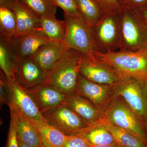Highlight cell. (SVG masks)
<instances>
[{"mask_svg": "<svg viewBox=\"0 0 147 147\" xmlns=\"http://www.w3.org/2000/svg\"><path fill=\"white\" fill-rule=\"evenodd\" d=\"M13 0H0V7H5L11 9Z\"/></svg>", "mask_w": 147, "mask_h": 147, "instance_id": "obj_34", "label": "cell"}, {"mask_svg": "<svg viewBox=\"0 0 147 147\" xmlns=\"http://www.w3.org/2000/svg\"><path fill=\"white\" fill-rule=\"evenodd\" d=\"M25 91L34 101L41 113L63 103L65 99V94L46 83Z\"/></svg>", "mask_w": 147, "mask_h": 147, "instance_id": "obj_15", "label": "cell"}, {"mask_svg": "<svg viewBox=\"0 0 147 147\" xmlns=\"http://www.w3.org/2000/svg\"><path fill=\"white\" fill-rule=\"evenodd\" d=\"M114 87L91 82L79 74L76 92L103 110L110 104Z\"/></svg>", "mask_w": 147, "mask_h": 147, "instance_id": "obj_13", "label": "cell"}, {"mask_svg": "<svg viewBox=\"0 0 147 147\" xmlns=\"http://www.w3.org/2000/svg\"><path fill=\"white\" fill-rule=\"evenodd\" d=\"M69 48L64 41H50L40 47L32 58L47 73Z\"/></svg>", "mask_w": 147, "mask_h": 147, "instance_id": "obj_17", "label": "cell"}, {"mask_svg": "<svg viewBox=\"0 0 147 147\" xmlns=\"http://www.w3.org/2000/svg\"><path fill=\"white\" fill-rule=\"evenodd\" d=\"M145 85H146V90L147 98V79L145 81Z\"/></svg>", "mask_w": 147, "mask_h": 147, "instance_id": "obj_37", "label": "cell"}, {"mask_svg": "<svg viewBox=\"0 0 147 147\" xmlns=\"http://www.w3.org/2000/svg\"><path fill=\"white\" fill-rule=\"evenodd\" d=\"M121 7L137 9L147 6V0H118Z\"/></svg>", "mask_w": 147, "mask_h": 147, "instance_id": "obj_32", "label": "cell"}, {"mask_svg": "<svg viewBox=\"0 0 147 147\" xmlns=\"http://www.w3.org/2000/svg\"><path fill=\"white\" fill-rule=\"evenodd\" d=\"M91 147H121L117 143L111 144L97 145V146H91Z\"/></svg>", "mask_w": 147, "mask_h": 147, "instance_id": "obj_35", "label": "cell"}, {"mask_svg": "<svg viewBox=\"0 0 147 147\" xmlns=\"http://www.w3.org/2000/svg\"><path fill=\"white\" fill-rule=\"evenodd\" d=\"M18 139V145L19 147H32L27 144L26 143H24L20 139Z\"/></svg>", "mask_w": 147, "mask_h": 147, "instance_id": "obj_36", "label": "cell"}, {"mask_svg": "<svg viewBox=\"0 0 147 147\" xmlns=\"http://www.w3.org/2000/svg\"><path fill=\"white\" fill-rule=\"evenodd\" d=\"M95 37L100 53L119 49L121 40V18L117 13L105 14L93 27Z\"/></svg>", "mask_w": 147, "mask_h": 147, "instance_id": "obj_8", "label": "cell"}, {"mask_svg": "<svg viewBox=\"0 0 147 147\" xmlns=\"http://www.w3.org/2000/svg\"><path fill=\"white\" fill-rule=\"evenodd\" d=\"M119 50H147V27L136 9L121 7Z\"/></svg>", "mask_w": 147, "mask_h": 147, "instance_id": "obj_3", "label": "cell"}, {"mask_svg": "<svg viewBox=\"0 0 147 147\" xmlns=\"http://www.w3.org/2000/svg\"><path fill=\"white\" fill-rule=\"evenodd\" d=\"M91 54L113 67L121 79L133 77L143 81L147 79V50H119Z\"/></svg>", "mask_w": 147, "mask_h": 147, "instance_id": "obj_1", "label": "cell"}, {"mask_svg": "<svg viewBox=\"0 0 147 147\" xmlns=\"http://www.w3.org/2000/svg\"><path fill=\"white\" fill-rule=\"evenodd\" d=\"M146 127H147V123L146 124Z\"/></svg>", "mask_w": 147, "mask_h": 147, "instance_id": "obj_38", "label": "cell"}, {"mask_svg": "<svg viewBox=\"0 0 147 147\" xmlns=\"http://www.w3.org/2000/svg\"><path fill=\"white\" fill-rule=\"evenodd\" d=\"M9 85V107H12L37 128L47 124L34 101L25 90L14 81Z\"/></svg>", "mask_w": 147, "mask_h": 147, "instance_id": "obj_10", "label": "cell"}, {"mask_svg": "<svg viewBox=\"0 0 147 147\" xmlns=\"http://www.w3.org/2000/svg\"><path fill=\"white\" fill-rule=\"evenodd\" d=\"M11 9L16 15V36L40 32V18L21 1L13 0Z\"/></svg>", "mask_w": 147, "mask_h": 147, "instance_id": "obj_16", "label": "cell"}, {"mask_svg": "<svg viewBox=\"0 0 147 147\" xmlns=\"http://www.w3.org/2000/svg\"><path fill=\"white\" fill-rule=\"evenodd\" d=\"M37 128L44 146L63 147L68 136L47 124Z\"/></svg>", "mask_w": 147, "mask_h": 147, "instance_id": "obj_24", "label": "cell"}, {"mask_svg": "<svg viewBox=\"0 0 147 147\" xmlns=\"http://www.w3.org/2000/svg\"><path fill=\"white\" fill-rule=\"evenodd\" d=\"M9 107L15 114L17 139L32 147H43L41 136L36 127L12 107Z\"/></svg>", "mask_w": 147, "mask_h": 147, "instance_id": "obj_18", "label": "cell"}, {"mask_svg": "<svg viewBox=\"0 0 147 147\" xmlns=\"http://www.w3.org/2000/svg\"><path fill=\"white\" fill-rule=\"evenodd\" d=\"M64 103L82 118L89 126L105 121V112L75 92L66 95Z\"/></svg>", "mask_w": 147, "mask_h": 147, "instance_id": "obj_14", "label": "cell"}, {"mask_svg": "<svg viewBox=\"0 0 147 147\" xmlns=\"http://www.w3.org/2000/svg\"><path fill=\"white\" fill-rule=\"evenodd\" d=\"M136 10L147 27V6L137 9Z\"/></svg>", "mask_w": 147, "mask_h": 147, "instance_id": "obj_33", "label": "cell"}, {"mask_svg": "<svg viewBox=\"0 0 147 147\" xmlns=\"http://www.w3.org/2000/svg\"><path fill=\"white\" fill-rule=\"evenodd\" d=\"M78 135L84 138L91 146L116 143L111 132L101 123L89 126Z\"/></svg>", "mask_w": 147, "mask_h": 147, "instance_id": "obj_19", "label": "cell"}, {"mask_svg": "<svg viewBox=\"0 0 147 147\" xmlns=\"http://www.w3.org/2000/svg\"><path fill=\"white\" fill-rule=\"evenodd\" d=\"M55 5L61 8L65 13L71 16H81L75 0H50Z\"/></svg>", "mask_w": 147, "mask_h": 147, "instance_id": "obj_27", "label": "cell"}, {"mask_svg": "<svg viewBox=\"0 0 147 147\" xmlns=\"http://www.w3.org/2000/svg\"><path fill=\"white\" fill-rule=\"evenodd\" d=\"M16 61L2 39H0L1 73L6 77L9 84L14 82L13 72Z\"/></svg>", "mask_w": 147, "mask_h": 147, "instance_id": "obj_25", "label": "cell"}, {"mask_svg": "<svg viewBox=\"0 0 147 147\" xmlns=\"http://www.w3.org/2000/svg\"><path fill=\"white\" fill-rule=\"evenodd\" d=\"M145 81L126 77L114 87L115 96L122 98L141 119L143 123H147V98Z\"/></svg>", "mask_w": 147, "mask_h": 147, "instance_id": "obj_6", "label": "cell"}, {"mask_svg": "<svg viewBox=\"0 0 147 147\" xmlns=\"http://www.w3.org/2000/svg\"><path fill=\"white\" fill-rule=\"evenodd\" d=\"M17 22L13 10L0 7V35L9 38L16 36Z\"/></svg>", "mask_w": 147, "mask_h": 147, "instance_id": "obj_23", "label": "cell"}, {"mask_svg": "<svg viewBox=\"0 0 147 147\" xmlns=\"http://www.w3.org/2000/svg\"><path fill=\"white\" fill-rule=\"evenodd\" d=\"M47 73L32 57L16 61L14 82L25 91L34 89L46 83Z\"/></svg>", "mask_w": 147, "mask_h": 147, "instance_id": "obj_12", "label": "cell"}, {"mask_svg": "<svg viewBox=\"0 0 147 147\" xmlns=\"http://www.w3.org/2000/svg\"><path fill=\"white\" fill-rule=\"evenodd\" d=\"M104 14L117 13L121 7L118 0H94Z\"/></svg>", "mask_w": 147, "mask_h": 147, "instance_id": "obj_29", "label": "cell"}, {"mask_svg": "<svg viewBox=\"0 0 147 147\" xmlns=\"http://www.w3.org/2000/svg\"><path fill=\"white\" fill-rule=\"evenodd\" d=\"M1 90V104L8 105L9 102V87L8 81L4 75L1 73L0 79Z\"/></svg>", "mask_w": 147, "mask_h": 147, "instance_id": "obj_30", "label": "cell"}, {"mask_svg": "<svg viewBox=\"0 0 147 147\" xmlns=\"http://www.w3.org/2000/svg\"><path fill=\"white\" fill-rule=\"evenodd\" d=\"M40 32L50 41H63L65 38L66 26L65 21H61L55 16L40 18Z\"/></svg>", "mask_w": 147, "mask_h": 147, "instance_id": "obj_20", "label": "cell"}, {"mask_svg": "<svg viewBox=\"0 0 147 147\" xmlns=\"http://www.w3.org/2000/svg\"><path fill=\"white\" fill-rule=\"evenodd\" d=\"M82 54L69 48L47 73L45 83L65 95L76 92Z\"/></svg>", "mask_w": 147, "mask_h": 147, "instance_id": "obj_2", "label": "cell"}, {"mask_svg": "<svg viewBox=\"0 0 147 147\" xmlns=\"http://www.w3.org/2000/svg\"><path fill=\"white\" fill-rule=\"evenodd\" d=\"M39 18L55 16L57 6L50 0H20Z\"/></svg>", "mask_w": 147, "mask_h": 147, "instance_id": "obj_26", "label": "cell"}, {"mask_svg": "<svg viewBox=\"0 0 147 147\" xmlns=\"http://www.w3.org/2000/svg\"><path fill=\"white\" fill-rule=\"evenodd\" d=\"M10 121L5 147H19L16 135V122L13 110L9 108Z\"/></svg>", "mask_w": 147, "mask_h": 147, "instance_id": "obj_28", "label": "cell"}, {"mask_svg": "<svg viewBox=\"0 0 147 147\" xmlns=\"http://www.w3.org/2000/svg\"><path fill=\"white\" fill-rule=\"evenodd\" d=\"M66 30L64 41L69 48L86 54L100 52L93 27L82 16L64 13Z\"/></svg>", "mask_w": 147, "mask_h": 147, "instance_id": "obj_4", "label": "cell"}, {"mask_svg": "<svg viewBox=\"0 0 147 147\" xmlns=\"http://www.w3.org/2000/svg\"><path fill=\"white\" fill-rule=\"evenodd\" d=\"M79 13L93 27L105 14L94 0H75Z\"/></svg>", "mask_w": 147, "mask_h": 147, "instance_id": "obj_22", "label": "cell"}, {"mask_svg": "<svg viewBox=\"0 0 147 147\" xmlns=\"http://www.w3.org/2000/svg\"><path fill=\"white\" fill-rule=\"evenodd\" d=\"M0 38L5 43L16 62L32 57L40 47L50 41L41 32L20 35L9 38L0 36Z\"/></svg>", "mask_w": 147, "mask_h": 147, "instance_id": "obj_11", "label": "cell"}, {"mask_svg": "<svg viewBox=\"0 0 147 147\" xmlns=\"http://www.w3.org/2000/svg\"><path fill=\"white\" fill-rule=\"evenodd\" d=\"M113 135L121 147H147V144L139 137L130 131L111 125L105 121L101 123Z\"/></svg>", "mask_w": 147, "mask_h": 147, "instance_id": "obj_21", "label": "cell"}, {"mask_svg": "<svg viewBox=\"0 0 147 147\" xmlns=\"http://www.w3.org/2000/svg\"><path fill=\"white\" fill-rule=\"evenodd\" d=\"M47 147L44 146H43V147Z\"/></svg>", "mask_w": 147, "mask_h": 147, "instance_id": "obj_39", "label": "cell"}, {"mask_svg": "<svg viewBox=\"0 0 147 147\" xmlns=\"http://www.w3.org/2000/svg\"><path fill=\"white\" fill-rule=\"evenodd\" d=\"M91 145L80 135L68 136L63 147H91Z\"/></svg>", "mask_w": 147, "mask_h": 147, "instance_id": "obj_31", "label": "cell"}, {"mask_svg": "<svg viewBox=\"0 0 147 147\" xmlns=\"http://www.w3.org/2000/svg\"><path fill=\"white\" fill-rule=\"evenodd\" d=\"M79 73L91 82L109 86H115L122 79L113 67L92 54H82Z\"/></svg>", "mask_w": 147, "mask_h": 147, "instance_id": "obj_9", "label": "cell"}, {"mask_svg": "<svg viewBox=\"0 0 147 147\" xmlns=\"http://www.w3.org/2000/svg\"><path fill=\"white\" fill-rule=\"evenodd\" d=\"M105 112V121L130 131L147 144V135L144 123L124 100L115 96Z\"/></svg>", "mask_w": 147, "mask_h": 147, "instance_id": "obj_5", "label": "cell"}, {"mask_svg": "<svg viewBox=\"0 0 147 147\" xmlns=\"http://www.w3.org/2000/svg\"><path fill=\"white\" fill-rule=\"evenodd\" d=\"M48 125L67 136L77 135L89 125L64 103L41 113Z\"/></svg>", "mask_w": 147, "mask_h": 147, "instance_id": "obj_7", "label": "cell"}]
</instances>
